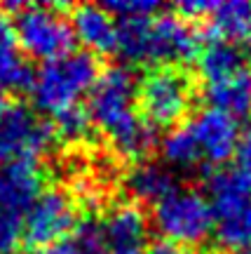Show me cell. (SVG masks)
Here are the masks:
<instances>
[{
  "label": "cell",
  "instance_id": "1",
  "mask_svg": "<svg viewBox=\"0 0 251 254\" xmlns=\"http://www.w3.org/2000/svg\"><path fill=\"white\" fill-rule=\"evenodd\" d=\"M134 75L127 66H113L99 75L90 92V123L108 136L110 146L122 158L141 160L155 146V129L136 111Z\"/></svg>",
  "mask_w": 251,
  "mask_h": 254
},
{
  "label": "cell",
  "instance_id": "2",
  "mask_svg": "<svg viewBox=\"0 0 251 254\" xmlns=\"http://www.w3.org/2000/svg\"><path fill=\"white\" fill-rule=\"evenodd\" d=\"M115 52L129 64L193 62L200 55V36L188 19L174 14L120 19Z\"/></svg>",
  "mask_w": 251,
  "mask_h": 254
},
{
  "label": "cell",
  "instance_id": "3",
  "mask_svg": "<svg viewBox=\"0 0 251 254\" xmlns=\"http://www.w3.org/2000/svg\"><path fill=\"white\" fill-rule=\"evenodd\" d=\"M99 80V62L92 52H66V55L43 62V66L33 73L31 92L33 101L40 111L52 118L66 111L78 109L85 94Z\"/></svg>",
  "mask_w": 251,
  "mask_h": 254
},
{
  "label": "cell",
  "instance_id": "4",
  "mask_svg": "<svg viewBox=\"0 0 251 254\" xmlns=\"http://www.w3.org/2000/svg\"><path fill=\"white\" fill-rule=\"evenodd\" d=\"M78 254H146L148 224L134 205H115L80 221L71 240Z\"/></svg>",
  "mask_w": 251,
  "mask_h": 254
},
{
  "label": "cell",
  "instance_id": "5",
  "mask_svg": "<svg viewBox=\"0 0 251 254\" xmlns=\"http://www.w3.org/2000/svg\"><path fill=\"white\" fill-rule=\"evenodd\" d=\"M209 205L214 228L225 247L251 245V184L237 170H218L209 177Z\"/></svg>",
  "mask_w": 251,
  "mask_h": 254
},
{
  "label": "cell",
  "instance_id": "6",
  "mask_svg": "<svg viewBox=\"0 0 251 254\" xmlns=\"http://www.w3.org/2000/svg\"><path fill=\"white\" fill-rule=\"evenodd\" d=\"M40 193L36 163H7L0 170V254H14L24 243V219Z\"/></svg>",
  "mask_w": 251,
  "mask_h": 254
},
{
  "label": "cell",
  "instance_id": "7",
  "mask_svg": "<svg viewBox=\"0 0 251 254\" xmlns=\"http://www.w3.org/2000/svg\"><path fill=\"white\" fill-rule=\"evenodd\" d=\"M14 19L12 26L17 33L19 47L28 57L43 62L71 52L73 47V28L71 21L61 17V12L52 5H12Z\"/></svg>",
  "mask_w": 251,
  "mask_h": 254
},
{
  "label": "cell",
  "instance_id": "8",
  "mask_svg": "<svg viewBox=\"0 0 251 254\" xmlns=\"http://www.w3.org/2000/svg\"><path fill=\"white\" fill-rule=\"evenodd\" d=\"M193 78L183 68L176 66H160L146 75L139 90L136 104L141 106L148 125L167 127L176 125L193 104Z\"/></svg>",
  "mask_w": 251,
  "mask_h": 254
},
{
  "label": "cell",
  "instance_id": "9",
  "mask_svg": "<svg viewBox=\"0 0 251 254\" xmlns=\"http://www.w3.org/2000/svg\"><path fill=\"white\" fill-rule=\"evenodd\" d=\"M155 228L174 245H200L214 231V209L195 189H176L155 205Z\"/></svg>",
  "mask_w": 251,
  "mask_h": 254
},
{
  "label": "cell",
  "instance_id": "10",
  "mask_svg": "<svg viewBox=\"0 0 251 254\" xmlns=\"http://www.w3.org/2000/svg\"><path fill=\"white\" fill-rule=\"evenodd\" d=\"M54 127L24 104L0 111V158L7 163H36L54 144Z\"/></svg>",
  "mask_w": 251,
  "mask_h": 254
},
{
  "label": "cell",
  "instance_id": "11",
  "mask_svg": "<svg viewBox=\"0 0 251 254\" xmlns=\"http://www.w3.org/2000/svg\"><path fill=\"white\" fill-rule=\"evenodd\" d=\"M75 228V202L61 189H45L24 219V243L47 250L63 243Z\"/></svg>",
  "mask_w": 251,
  "mask_h": 254
},
{
  "label": "cell",
  "instance_id": "12",
  "mask_svg": "<svg viewBox=\"0 0 251 254\" xmlns=\"http://www.w3.org/2000/svg\"><path fill=\"white\" fill-rule=\"evenodd\" d=\"M188 127L200 146L202 160L211 165H221L225 160H230L240 146V139H242L237 118L218 109H206L198 113L188 123Z\"/></svg>",
  "mask_w": 251,
  "mask_h": 254
},
{
  "label": "cell",
  "instance_id": "13",
  "mask_svg": "<svg viewBox=\"0 0 251 254\" xmlns=\"http://www.w3.org/2000/svg\"><path fill=\"white\" fill-rule=\"evenodd\" d=\"M71 28L75 40H80L82 45L92 50V52H99V55L115 52L117 45L115 17H110L101 5H78L73 9Z\"/></svg>",
  "mask_w": 251,
  "mask_h": 254
},
{
  "label": "cell",
  "instance_id": "14",
  "mask_svg": "<svg viewBox=\"0 0 251 254\" xmlns=\"http://www.w3.org/2000/svg\"><path fill=\"white\" fill-rule=\"evenodd\" d=\"M198 66L200 75L204 78L206 85H218V82L233 80L247 73L242 50L223 38H209L204 47H200Z\"/></svg>",
  "mask_w": 251,
  "mask_h": 254
},
{
  "label": "cell",
  "instance_id": "15",
  "mask_svg": "<svg viewBox=\"0 0 251 254\" xmlns=\"http://www.w3.org/2000/svg\"><path fill=\"white\" fill-rule=\"evenodd\" d=\"M33 71L24 62V52L19 47L12 19L0 9V87L5 92L31 87Z\"/></svg>",
  "mask_w": 251,
  "mask_h": 254
},
{
  "label": "cell",
  "instance_id": "16",
  "mask_svg": "<svg viewBox=\"0 0 251 254\" xmlns=\"http://www.w3.org/2000/svg\"><path fill=\"white\" fill-rule=\"evenodd\" d=\"M209 21L216 38H223L240 50H251V2L247 0L211 2Z\"/></svg>",
  "mask_w": 251,
  "mask_h": 254
},
{
  "label": "cell",
  "instance_id": "17",
  "mask_svg": "<svg viewBox=\"0 0 251 254\" xmlns=\"http://www.w3.org/2000/svg\"><path fill=\"white\" fill-rule=\"evenodd\" d=\"M125 186L129 195L139 202H152L157 205L162 198L176 190V179L174 174L155 163H139L134 170H129L125 179Z\"/></svg>",
  "mask_w": 251,
  "mask_h": 254
},
{
  "label": "cell",
  "instance_id": "18",
  "mask_svg": "<svg viewBox=\"0 0 251 254\" xmlns=\"http://www.w3.org/2000/svg\"><path fill=\"white\" fill-rule=\"evenodd\" d=\"M204 94L211 109H218L233 116L242 118L251 111V92H249V73H244L240 78L218 82V85H206Z\"/></svg>",
  "mask_w": 251,
  "mask_h": 254
},
{
  "label": "cell",
  "instance_id": "19",
  "mask_svg": "<svg viewBox=\"0 0 251 254\" xmlns=\"http://www.w3.org/2000/svg\"><path fill=\"white\" fill-rule=\"evenodd\" d=\"M162 155L174 167H193V165L202 163L200 146L188 125L174 127L169 134L162 139Z\"/></svg>",
  "mask_w": 251,
  "mask_h": 254
},
{
  "label": "cell",
  "instance_id": "20",
  "mask_svg": "<svg viewBox=\"0 0 251 254\" xmlns=\"http://www.w3.org/2000/svg\"><path fill=\"white\" fill-rule=\"evenodd\" d=\"M90 116H87V111H82L80 106L73 111H66L61 116H56L54 118V134L63 136L66 141H80L82 136L90 132Z\"/></svg>",
  "mask_w": 251,
  "mask_h": 254
},
{
  "label": "cell",
  "instance_id": "21",
  "mask_svg": "<svg viewBox=\"0 0 251 254\" xmlns=\"http://www.w3.org/2000/svg\"><path fill=\"white\" fill-rule=\"evenodd\" d=\"M110 17H120V19H139V17H152L160 2H152V0H117V2H106L101 5Z\"/></svg>",
  "mask_w": 251,
  "mask_h": 254
},
{
  "label": "cell",
  "instance_id": "22",
  "mask_svg": "<svg viewBox=\"0 0 251 254\" xmlns=\"http://www.w3.org/2000/svg\"><path fill=\"white\" fill-rule=\"evenodd\" d=\"M235 158H237V167L235 170L251 184V132H244L242 134L240 146L235 151Z\"/></svg>",
  "mask_w": 251,
  "mask_h": 254
},
{
  "label": "cell",
  "instance_id": "23",
  "mask_svg": "<svg viewBox=\"0 0 251 254\" xmlns=\"http://www.w3.org/2000/svg\"><path fill=\"white\" fill-rule=\"evenodd\" d=\"M146 254H183V252H181L179 245H174L169 240H160V243H152V245L146 250Z\"/></svg>",
  "mask_w": 251,
  "mask_h": 254
},
{
  "label": "cell",
  "instance_id": "24",
  "mask_svg": "<svg viewBox=\"0 0 251 254\" xmlns=\"http://www.w3.org/2000/svg\"><path fill=\"white\" fill-rule=\"evenodd\" d=\"M36 254H78V250H75V245H73L71 240H63L59 245L47 247V250H38Z\"/></svg>",
  "mask_w": 251,
  "mask_h": 254
},
{
  "label": "cell",
  "instance_id": "25",
  "mask_svg": "<svg viewBox=\"0 0 251 254\" xmlns=\"http://www.w3.org/2000/svg\"><path fill=\"white\" fill-rule=\"evenodd\" d=\"M5 94H7V92H5L2 87H0V111L5 109V106H7V104H5Z\"/></svg>",
  "mask_w": 251,
  "mask_h": 254
},
{
  "label": "cell",
  "instance_id": "26",
  "mask_svg": "<svg viewBox=\"0 0 251 254\" xmlns=\"http://www.w3.org/2000/svg\"><path fill=\"white\" fill-rule=\"evenodd\" d=\"M242 254H251V245L247 247V250H242Z\"/></svg>",
  "mask_w": 251,
  "mask_h": 254
},
{
  "label": "cell",
  "instance_id": "27",
  "mask_svg": "<svg viewBox=\"0 0 251 254\" xmlns=\"http://www.w3.org/2000/svg\"><path fill=\"white\" fill-rule=\"evenodd\" d=\"M249 92H251V71H249Z\"/></svg>",
  "mask_w": 251,
  "mask_h": 254
},
{
  "label": "cell",
  "instance_id": "28",
  "mask_svg": "<svg viewBox=\"0 0 251 254\" xmlns=\"http://www.w3.org/2000/svg\"><path fill=\"white\" fill-rule=\"evenodd\" d=\"M202 254H221V252H202Z\"/></svg>",
  "mask_w": 251,
  "mask_h": 254
}]
</instances>
